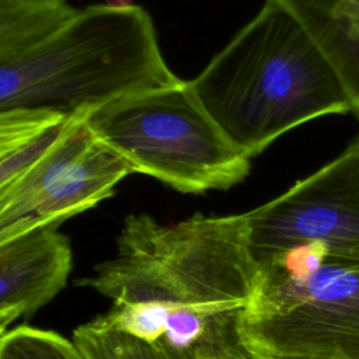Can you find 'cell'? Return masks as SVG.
<instances>
[{
    "instance_id": "8992f818",
    "label": "cell",
    "mask_w": 359,
    "mask_h": 359,
    "mask_svg": "<svg viewBox=\"0 0 359 359\" xmlns=\"http://www.w3.org/2000/svg\"><path fill=\"white\" fill-rule=\"evenodd\" d=\"M133 170L74 115L62 139L24 177L0 191V241L59 226L114 195Z\"/></svg>"
},
{
    "instance_id": "9c48e42d",
    "label": "cell",
    "mask_w": 359,
    "mask_h": 359,
    "mask_svg": "<svg viewBox=\"0 0 359 359\" xmlns=\"http://www.w3.org/2000/svg\"><path fill=\"white\" fill-rule=\"evenodd\" d=\"M290 13L331 62L359 118V0H273Z\"/></svg>"
},
{
    "instance_id": "3957f363",
    "label": "cell",
    "mask_w": 359,
    "mask_h": 359,
    "mask_svg": "<svg viewBox=\"0 0 359 359\" xmlns=\"http://www.w3.org/2000/svg\"><path fill=\"white\" fill-rule=\"evenodd\" d=\"M140 6H90L24 56L0 63V111L88 115L116 100L180 84Z\"/></svg>"
},
{
    "instance_id": "5bb4252c",
    "label": "cell",
    "mask_w": 359,
    "mask_h": 359,
    "mask_svg": "<svg viewBox=\"0 0 359 359\" xmlns=\"http://www.w3.org/2000/svg\"><path fill=\"white\" fill-rule=\"evenodd\" d=\"M238 359H251V358H248V356H243V358H238Z\"/></svg>"
},
{
    "instance_id": "30bf717a",
    "label": "cell",
    "mask_w": 359,
    "mask_h": 359,
    "mask_svg": "<svg viewBox=\"0 0 359 359\" xmlns=\"http://www.w3.org/2000/svg\"><path fill=\"white\" fill-rule=\"evenodd\" d=\"M77 11L66 0H0V63L41 45Z\"/></svg>"
},
{
    "instance_id": "277c9868",
    "label": "cell",
    "mask_w": 359,
    "mask_h": 359,
    "mask_svg": "<svg viewBox=\"0 0 359 359\" xmlns=\"http://www.w3.org/2000/svg\"><path fill=\"white\" fill-rule=\"evenodd\" d=\"M237 324L251 359H359V264L303 244L261 262Z\"/></svg>"
},
{
    "instance_id": "4fadbf2b",
    "label": "cell",
    "mask_w": 359,
    "mask_h": 359,
    "mask_svg": "<svg viewBox=\"0 0 359 359\" xmlns=\"http://www.w3.org/2000/svg\"><path fill=\"white\" fill-rule=\"evenodd\" d=\"M73 116L55 123L39 135L25 140L10 153L0 156V191L10 188L43 158V156L62 139Z\"/></svg>"
},
{
    "instance_id": "52a82bcc",
    "label": "cell",
    "mask_w": 359,
    "mask_h": 359,
    "mask_svg": "<svg viewBox=\"0 0 359 359\" xmlns=\"http://www.w3.org/2000/svg\"><path fill=\"white\" fill-rule=\"evenodd\" d=\"M258 262L303 244L359 264V136L275 199L245 212Z\"/></svg>"
},
{
    "instance_id": "6da1fadb",
    "label": "cell",
    "mask_w": 359,
    "mask_h": 359,
    "mask_svg": "<svg viewBox=\"0 0 359 359\" xmlns=\"http://www.w3.org/2000/svg\"><path fill=\"white\" fill-rule=\"evenodd\" d=\"M259 275L245 213L170 224L139 213L125 219L115 255L74 285L112 302L98 323L172 359H238L237 324Z\"/></svg>"
},
{
    "instance_id": "8fae6325",
    "label": "cell",
    "mask_w": 359,
    "mask_h": 359,
    "mask_svg": "<svg viewBox=\"0 0 359 359\" xmlns=\"http://www.w3.org/2000/svg\"><path fill=\"white\" fill-rule=\"evenodd\" d=\"M72 339L87 359H172L160 346L102 325L95 318L79 325Z\"/></svg>"
},
{
    "instance_id": "5b68a950",
    "label": "cell",
    "mask_w": 359,
    "mask_h": 359,
    "mask_svg": "<svg viewBox=\"0 0 359 359\" xmlns=\"http://www.w3.org/2000/svg\"><path fill=\"white\" fill-rule=\"evenodd\" d=\"M87 123L133 172L182 194L229 189L251 170V158L222 132L189 81L109 102L90 112Z\"/></svg>"
},
{
    "instance_id": "ba28073f",
    "label": "cell",
    "mask_w": 359,
    "mask_h": 359,
    "mask_svg": "<svg viewBox=\"0 0 359 359\" xmlns=\"http://www.w3.org/2000/svg\"><path fill=\"white\" fill-rule=\"evenodd\" d=\"M73 252L57 226L0 241V335L46 306L67 283Z\"/></svg>"
},
{
    "instance_id": "7a4b0ae2",
    "label": "cell",
    "mask_w": 359,
    "mask_h": 359,
    "mask_svg": "<svg viewBox=\"0 0 359 359\" xmlns=\"http://www.w3.org/2000/svg\"><path fill=\"white\" fill-rule=\"evenodd\" d=\"M229 140L250 158L311 119L353 112L339 74L273 0L189 81Z\"/></svg>"
},
{
    "instance_id": "7c38bea8",
    "label": "cell",
    "mask_w": 359,
    "mask_h": 359,
    "mask_svg": "<svg viewBox=\"0 0 359 359\" xmlns=\"http://www.w3.org/2000/svg\"><path fill=\"white\" fill-rule=\"evenodd\" d=\"M0 359H87L73 339L29 325L0 335Z\"/></svg>"
}]
</instances>
